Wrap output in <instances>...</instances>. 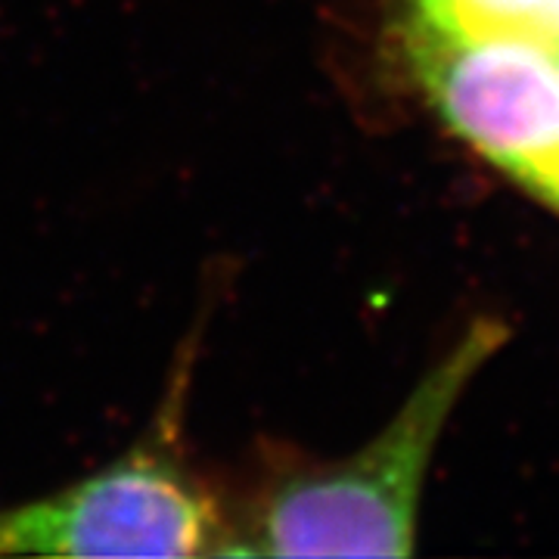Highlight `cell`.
<instances>
[{
	"label": "cell",
	"instance_id": "obj_1",
	"mask_svg": "<svg viewBox=\"0 0 559 559\" xmlns=\"http://www.w3.org/2000/svg\"><path fill=\"white\" fill-rule=\"evenodd\" d=\"M503 342L498 320L469 323L395 419L352 457L318 463L261 444L240 488L224 485L227 557H407L441 429Z\"/></svg>",
	"mask_w": 559,
	"mask_h": 559
},
{
	"label": "cell",
	"instance_id": "obj_2",
	"mask_svg": "<svg viewBox=\"0 0 559 559\" xmlns=\"http://www.w3.org/2000/svg\"><path fill=\"white\" fill-rule=\"evenodd\" d=\"M200 323L180 345L159 411L119 457L50 495L0 507V557H227L224 481L187 444Z\"/></svg>",
	"mask_w": 559,
	"mask_h": 559
},
{
	"label": "cell",
	"instance_id": "obj_3",
	"mask_svg": "<svg viewBox=\"0 0 559 559\" xmlns=\"http://www.w3.org/2000/svg\"><path fill=\"white\" fill-rule=\"evenodd\" d=\"M404 44L426 97L454 134L525 187L559 171V44L454 32L411 16Z\"/></svg>",
	"mask_w": 559,
	"mask_h": 559
},
{
	"label": "cell",
	"instance_id": "obj_4",
	"mask_svg": "<svg viewBox=\"0 0 559 559\" xmlns=\"http://www.w3.org/2000/svg\"><path fill=\"white\" fill-rule=\"evenodd\" d=\"M407 16L454 32H513L559 44V0H407Z\"/></svg>",
	"mask_w": 559,
	"mask_h": 559
},
{
	"label": "cell",
	"instance_id": "obj_5",
	"mask_svg": "<svg viewBox=\"0 0 559 559\" xmlns=\"http://www.w3.org/2000/svg\"><path fill=\"white\" fill-rule=\"evenodd\" d=\"M532 190H535L547 205H554V209L559 212V171L547 175V178H540L538 183H532Z\"/></svg>",
	"mask_w": 559,
	"mask_h": 559
}]
</instances>
